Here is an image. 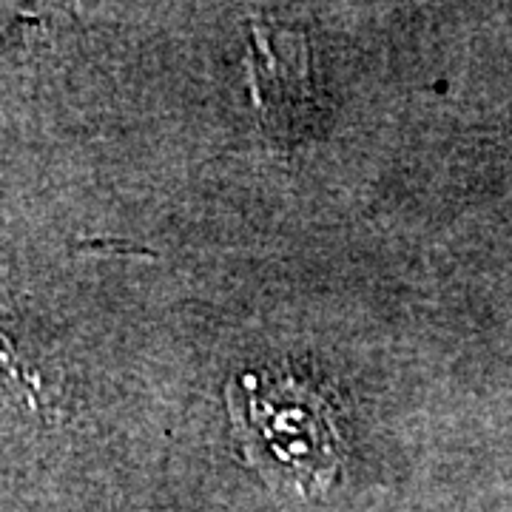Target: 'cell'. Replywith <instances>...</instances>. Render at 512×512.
I'll return each mask as SVG.
<instances>
[{"label": "cell", "instance_id": "6da1fadb", "mask_svg": "<svg viewBox=\"0 0 512 512\" xmlns=\"http://www.w3.org/2000/svg\"><path fill=\"white\" fill-rule=\"evenodd\" d=\"M228 410L245 441L248 464L282 493L313 498L339 476L333 410L296 379L242 373L228 384Z\"/></svg>", "mask_w": 512, "mask_h": 512}]
</instances>
